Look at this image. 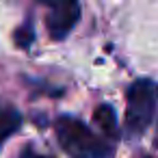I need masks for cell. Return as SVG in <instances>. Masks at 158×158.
Returning <instances> with one entry per match:
<instances>
[{"instance_id":"8","label":"cell","mask_w":158,"mask_h":158,"mask_svg":"<svg viewBox=\"0 0 158 158\" xmlns=\"http://www.w3.org/2000/svg\"><path fill=\"white\" fill-rule=\"evenodd\" d=\"M156 143H158V141H156Z\"/></svg>"},{"instance_id":"2","label":"cell","mask_w":158,"mask_h":158,"mask_svg":"<svg viewBox=\"0 0 158 158\" xmlns=\"http://www.w3.org/2000/svg\"><path fill=\"white\" fill-rule=\"evenodd\" d=\"M158 104V85L154 80L141 78L128 89V110H126V132L128 136H141L154 119Z\"/></svg>"},{"instance_id":"6","label":"cell","mask_w":158,"mask_h":158,"mask_svg":"<svg viewBox=\"0 0 158 158\" xmlns=\"http://www.w3.org/2000/svg\"><path fill=\"white\" fill-rule=\"evenodd\" d=\"M15 41H18L22 48H28V46H31V41H33V28H31V26L20 28V31L15 33Z\"/></svg>"},{"instance_id":"5","label":"cell","mask_w":158,"mask_h":158,"mask_svg":"<svg viewBox=\"0 0 158 158\" xmlns=\"http://www.w3.org/2000/svg\"><path fill=\"white\" fill-rule=\"evenodd\" d=\"M22 123V117L15 108L9 106H0V145H2Z\"/></svg>"},{"instance_id":"4","label":"cell","mask_w":158,"mask_h":158,"mask_svg":"<svg viewBox=\"0 0 158 158\" xmlns=\"http://www.w3.org/2000/svg\"><path fill=\"white\" fill-rule=\"evenodd\" d=\"M93 119L98 121V126L110 136V139H117L119 136V126H117V117H115V110L108 106V104H100L93 113Z\"/></svg>"},{"instance_id":"7","label":"cell","mask_w":158,"mask_h":158,"mask_svg":"<svg viewBox=\"0 0 158 158\" xmlns=\"http://www.w3.org/2000/svg\"><path fill=\"white\" fill-rule=\"evenodd\" d=\"M20 158H50V156H44V154H37V152H33V149H24Z\"/></svg>"},{"instance_id":"1","label":"cell","mask_w":158,"mask_h":158,"mask_svg":"<svg viewBox=\"0 0 158 158\" xmlns=\"http://www.w3.org/2000/svg\"><path fill=\"white\" fill-rule=\"evenodd\" d=\"M54 130L59 145L72 158H110L115 154V147L108 141L93 134V130L76 117H61Z\"/></svg>"},{"instance_id":"3","label":"cell","mask_w":158,"mask_h":158,"mask_svg":"<svg viewBox=\"0 0 158 158\" xmlns=\"http://www.w3.org/2000/svg\"><path fill=\"white\" fill-rule=\"evenodd\" d=\"M80 18V5L78 2H54L50 5V13L46 20L48 33L54 39H63L78 22Z\"/></svg>"}]
</instances>
